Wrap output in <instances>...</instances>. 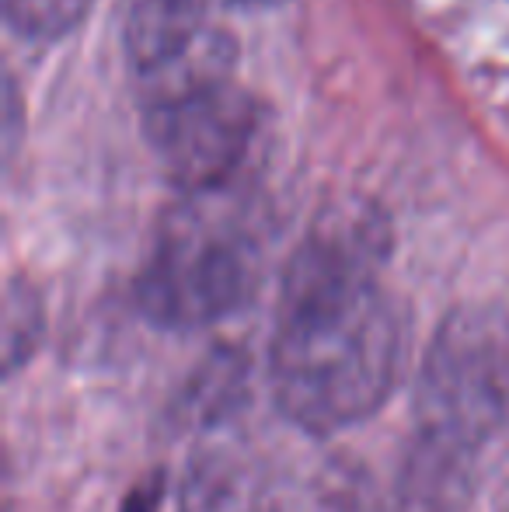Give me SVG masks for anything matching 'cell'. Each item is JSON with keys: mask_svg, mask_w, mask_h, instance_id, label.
Here are the masks:
<instances>
[{"mask_svg": "<svg viewBox=\"0 0 509 512\" xmlns=\"http://www.w3.org/2000/svg\"><path fill=\"white\" fill-rule=\"evenodd\" d=\"M262 126V108L234 77L143 105V136L182 196L231 189Z\"/></svg>", "mask_w": 509, "mask_h": 512, "instance_id": "277c9868", "label": "cell"}, {"mask_svg": "<svg viewBox=\"0 0 509 512\" xmlns=\"http://www.w3.org/2000/svg\"><path fill=\"white\" fill-rule=\"evenodd\" d=\"M241 384H245V363L234 352H217L192 377L189 394H185V408H189L192 418L227 415L241 401Z\"/></svg>", "mask_w": 509, "mask_h": 512, "instance_id": "ba28073f", "label": "cell"}, {"mask_svg": "<svg viewBox=\"0 0 509 512\" xmlns=\"http://www.w3.org/2000/svg\"><path fill=\"white\" fill-rule=\"evenodd\" d=\"M42 331V307L35 300L32 290L11 286L7 290V307H4V366L7 373H14L28 356H32L35 342Z\"/></svg>", "mask_w": 509, "mask_h": 512, "instance_id": "9c48e42d", "label": "cell"}, {"mask_svg": "<svg viewBox=\"0 0 509 512\" xmlns=\"http://www.w3.org/2000/svg\"><path fill=\"white\" fill-rule=\"evenodd\" d=\"M387 227L370 209H335L283 269L269 380L300 429L328 432L370 418L405 366L408 324L381 286Z\"/></svg>", "mask_w": 509, "mask_h": 512, "instance_id": "6da1fadb", "label": "cell"}, {"mask_svg": "<svg viewBox=\"0 0 509 512\" xmlns=\"http://www.w3.org/2000/svg\"><path fill=\"white\" fill-rule=\"evenodd\" d=\"M91 7L95 0H0L7 28L39 42L74 32Z\"/></svg>", "mask_w": 509, "mask_h": 512, "instance_id": "52a82bcc", "label": "cell"}, {"mask_svg": "<svg viewBox=\"0 0 509 512\" xmlns=\"http://www.w3.org/2000/svg\"><path fill=\"white\" fill-rule=\"evenodd\" d=\"M503 429H509V310L457 307L422 356L412 443L475 464Z\"/></svg>", "mask_w": 509, "mask_h": 512, "instance_id": "3957f363", "label": "cell"}, {"mask_svg": "<svg viewBox=\"0 0 509 512\" xmlns=\"http://www.w3.org/2000/svg\"><path fill=\"white\" fill-rule=\"evenodd\" d=\"M265 269V237L227 189L185 196L161 220L136 276L143 317L168 331H199L252 300Z\"/></svg>", "mask_w": 509, "mask_h": 512, "instance_id": "7a4b0ae2", "label": "cell"}, {"mask_svg": "<svg viewBox=\"0 0 509 512\" xmlns=\"http://www.w3.org/2000/svg\"><path fill=\"white\" fill-rule=\"evenodd\" d=\"M182 512H290L265 481L231 460H203L182 485Z\"/></svg>", "mask_w": 509, "mask_h": 512, "instance_id": "8992f818", "label": "cell"}, {"mask_svg": "<svg viewBox=\"0 0 509 512\" xmlns=\"http://www.w3.org/2000/svg\"><path fill=\"white\" fill-rule=\"evenodd\" d=\"M126 60L140 102H161L234 70V35L210 21V0H129Z\"/></svg>", "mask_w": 509, "mask_h": 512, "instance_id": "5b68a950", "label": "cell"}, {"mask_svg": "<svg viewBox=\"0 0 509 512\" xmlns=\"http://www.w3.org/2000/svg\"><path fill=\"white\" fill-rule=\"evenodd\" d=\"M227 4H248L252 7V4H279V0H227Z\"/></svg>", "mask_w": 509, "mask_h": 512, "instance_id": "30bf717a", "label": "cell"}]
</instances>
